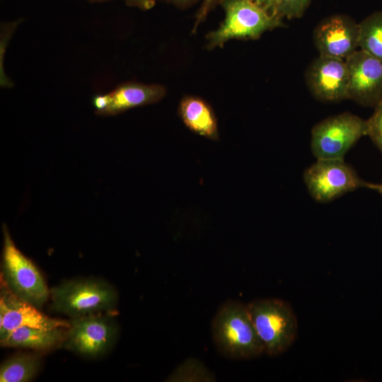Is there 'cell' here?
<instances>
[{
  "instance_id": "cell-1",
  "label": "cell",
  "mask_w": 382,
  "mask_h": 382,
  "mask_svg": "<svg viewBox=\"0 0 382 382\" xmlns=\"http://www.w3.org/2000/svg\"><path fill=\"white\" fill-rule=\"evenodd\" d=\"M50 308L71 319L113 313L119 301L117 289L102 278L83 277L66 279L50 289Z\"/></svg>"
},
{
  "instance_id": "cell-2",
  "label": "cell",
  "mask_w": 382,
  "mask_h": 382,
  "mask_svg": "<svg viewBox=\"0 0 382 382\" xmlns=\"http://www.w3.org/2000/svg\"><path fill=\"white\" fill-rule=\"evenodd\" d=\"M211 330L214 347L224 357L250 359L264 353L247 304L232 299L224 302L213 318Z\"/></svg>"
},
{
  "instance_id": "cell-3",
  "label": "cell",
  "mask_w": 382,
  "mask_h": 382,
  "mask_svg": "<svg viewBox=\"0 0 382 382\" xmlns=\"http://www.w3.org/2000/svg\"><path fill=\"white\" fill-rule=\"evenodd\" d=\"M264 353L277 356L294 343L298 332L296 316L286 301L274 298L255 299L247 303Z\"/></svg>"
},
{
  "instance_id": "cell-4",
  "label": "cell",
  "mask_w": 382,
  "mask_h": 382,
  "mask_svg": "<svg viewBox=\"0 0 382 382\" xmlns=\"http://www.w3.org/2000/svg\"><path fill=\"white\" fill-rule=\"evenodd\" d=\"M225 12L220 26L207 35L209 50L223 47L232 39L255 40L266 31L283 27V19L245 0H219Z\"/></svg>"
},
{
  "instance_id": "cell-5",
  "label": "cell",
  "mask_w": 382,
  "mask_h": 382,
  "mask_svg": "<svg viewBox=\"0 0 382 382\" xmlns=\"http://www.w3.org/2000/svg\"><path fill=\"white\" fill-rule=\"evenodd\" d=\"M3 236L1 282L40 309L50 300V289L36 265L16 247L5 224Z\"/></svg>"
},
{
  "instance_id": "cell-6",
  "label": "cell",
  "mask_w": 382,
  "mask_h": 382,
  "mask_svg": "<svg viewBox=\"0 0 382 382\" xmlns=\"http://www.w3.org/2000/svg\"><path fill=\"white\" fill-rule=\"evenodd\" d=\"M69 323L62 347L82 357L96 359L105 355L119 337L114 312L71 318Z\"/></svg>"
},
{
  "instance_id": "cell-7",
  "label": "cell",
  "mask_w": 382,
  "mask_h": 382,
  "mask_svg": "<svg viewBox=\"0 0 382 382\" xmlns=\"http://www.w3.org/2000/svg\"><path fill=\"white\" fill-rule=\"evenodd\" d=\"M366 134V120L343 112L329 117L313 127L311 150L317 159H344L346 153Z\"/></svg>"
},
{
  "instance_id": "cell-8",
  "label": "cell",
  "mask_w": 382,
  "mask_h": 382,
  "mask_svg": "<svg viewBox=\"0 0 382 382\" xmlns=\"http://www.w3.org/2000/svg\"><path fill=\"white\" fill-rule=\"evenodd\" d=\"M303 180L312 197L319 202H328L370 185L344 159H317L305 170Z\"/></svg>"
},
{
  "instance_id": "cell-9",
  "label": "cell",
  "mask_w": 382,
  "mask_h": 382,
  "mask_svg": "<svg viewBox=\"0 0 382 382\" xmlns=\"http://www.w3.org/2000/svg\"><path fill=\"white\" fill-rule=\"evenodd\" d=\"M345 61L349 99L362 106L375 108L382 101V62L361 50Z\"/></svg>"
},
{
  "instance_id": "cell-10",
  "label": "cell",
  "mask_w": 382,
  "mask_h": 382,
  "mask_svg": "<svg viewBox=\"0 0 382 382\" xmlns=\"http://www.w3.org/2000/svg\"><path fill=\"white\" fill-rule=\"evenodd\" d=\"M305 76L308 89L317 100L338 102L349 99L345 60L319 54L307 68Z\"/></svg>"
},
{
  "instance_id": "cell-11",
  "label": "cell",
  "mask_w": 382,
  "mask_h": 382,
  "mask_svg": "<svg viewBox=\"0 0 382 382\" xmlns=\"http://www.w3.org/2000/svg\"><path fill=\"white\" fill-rule=\"evenodd\" d=\"M69 320L51 318L14 294L2 282L0 289V341L21 327L68 328Z\"/></svg>"
},
{
  "instance_id": "cell-12",
  "label": "cell",
  "mask_w": 382,
  "mask_h": 382,
  "mask_svg": "<svg viewBox=\"0 0 382 382\" xmlns=\"http://www.w3.org/2000/svg\"><path fill=\"white\" fill-rule=\"evenodd\" d=\"M313 38L320 55L346 60L359 47V23L347 15H333L317 25Z\"/></svg>"
},
{
  "instance_id": "cell-13",
  "label": "cell",
  "mask_w": 382,
  "mask_h": 382,
  "mask_svg": "<svg viewBox=\"0 0 382 382\" xmlns=\"http://www.w3.org/2000/svg\"><path fill=\"white\" fill-rule=\"evenodd\" d=\"M166 93L165 88L158 84H122L110 93V104L102 115H115L134 108L155 103Z\"/></svg>"
},
{
  "instance_id": "cell-14",
  "label": "cell",
  "mask_w": 382,
  "mask_h": 382,
  "mask_svg": "<svg viewBox=\"0 0 382 382\" xmlns=\"http://www.w3.org/2000/svg\"><path fill=\"white\" fill-rule=\"evenodd\" d=\"M66 328H18L0 341V345L2 347L30 349L37 352L50 351L62 347Z\"/></svg>"
},
{
  "instance_id": "cell-15",
  "label": "cell",
  "mask_w": 382,
  "mask_h": 382,
  "mask_svg": "<svg viewBox=\"0 0 382 382\" xmlns=\"http://www.w3.org/2000/svg\"><path fill=\"white\" fill-rule=\"evenodd\" d=\"M178 113L185 125L193 132L211 140L219 139L216 115L204 100L185 96L180 100Z\"/></svg>"
},
{
  "instance_id": "cell-16",
  "label": "cell",
  "mask_w": 382,
  "mask_h": 382,
  "mask_svg": "<svg viewBox=\"0 0 382 382\" xmlns=\"http://www.w3.org/2000/svg\"><path fill=\"white\" fill-rule=\"evenodd\" d=\"M41 364V357L38 354H15L1 363L0 366V381H30L39 373Z\"/></svg>"
},
{
  "instance_id": "cell-17",
  "label": "cell",
  "mask_w": 382,
  "mask_h": 382,
  "mask_svg": "<svg viewBox=\"0 0 382 382\" xmlns=\"http://www.w3.org/2000/svg\"><path fill=\"white\" fill-rule=\"evenodd\" d=\"M359 47L382 62V11L371 13L359 23Z\"/></svg>"
},
{
  "instance_id": "cell-18",
  "label": "cell",
  "mask_w": 382,
  "mask_h": 382,
  "mask_svg": "<svg viewBox=\"0 0 382 382\" xmlns=\"http://www.w3.org/2000/svg\"><path fill=\"white\" fill-rule=\"evenodd\" d=\"M214 378L207 367L193 358L182 363L167 378L168 381H212Z\"/></svg>"
},
{
  "instance_id": "cell-19",
  "label": "cell",
  "mask_w": 382,
  "mask_h": 382,
  "mask_svg": "<svg viewBox=\"0 0 382 382\" xmlns=\"http://www.w3.org/2000/svg\"><path fill=\"white\" fill-rule=\"evenodd\" d=\"M312 0H279L276 14L291 19L301 17Z\"/></svg>"
},
{
  "instance_id": "cell-20",
  "label": "cell",
  "mask_w": 382,
  "mask_h": 382,
  "mask_svg": "<svg viewBox=\"0 0 382 382\" xmlns=\"http://www.w3.org/2000/svg\"><path fill=\"white\" fill-rule=\"evenodd\" d=\"M367 134L382 152V101L374 108V112L366 120Z\"/></svg>"
},
{
  "instance_id": "cell-21",
  "label": "cell",
  "mask_w": 382,
  "mask_h": 382,
  "mask_svg": "<svg viewBox=\"0 0 382 382\" xmlns=\"http://www.w3.org/2000/svg\"><path fill=\"white\" fill-rule=\"evenodd\" d=\"M110 102L111 96L110 93L107 94H99L94 96L93 98V105L96 113L102 115L108 108Z\"/></svg>"
},
{
  "instance_id": "cell-22",
  "label": "cell",
  "mask_w": 382,
  "mask_h": 382,
  "mask_svg": "<svg viewBox=\"0 0 382 382\" xmlns=\"http://www.w3.org/2000/svg\"><path fill=\"white\" fill-rule=\"evenodd\" d=\"M219 0H204L203 4L197 13L192 32H195L199 25L205 19L207 15L213 6Z\"/></svg>"
},
{
  "instance_id": "cell-23",
  "label": "cell",
  "mask_w": 382,
  "mask_h": 382,
  "mask_svg": "<svg viewBox=\"0 0 382 382\" xmlns=\"http://www.w3.org/2000/svg\"><path fill=\"white\" fill-rule=\"evenodd\" d=\"M248 1L258 7L262 8L267 13L275 15L277 11V8L278 6L279 0H245Z\"/></svg>"
},
{
  "instance_id": "cell-24",
  "label": "cell",
  "mask_w": 382,
  "mask_h": 382,
  "mask_svg": "<svg viewBox=\"0 0 382 382\" xmlns=\"http://www.w3.org/2000/svg\"><path fill=\"white\" fill-rule=\"evenodd\" d=\"M131 6H137L144 10L151 8L155 4V0H126Z\"/></svg>"
},
{
  "instance_id": "cell-25",
  "label": "cell",
  "mask_w": 382,
  "mask_h": 382,
  "mask_svg": "<svg viewBox=\"0 0 382 382\" xmlns=\"http://www.w3.org/2000/svg\"><path fill=\"white\" fill-rule=\"evenodd\" d=\"M179 7H186L195 3L197 0H165Z\"/></svg>"
},
{
  "instance_id": "cell-26",
  "label": "cell",
  "mask_w": 382,
  "mask_h": 382,
  "mask_svg": "<svg viewBox=\"0 0 382 382\" xmlns=\"http://www.w3.org/2000/svg\"><path fill=\"white\" fill-rule=\"evenodd\" d=\"M371 189H374L382 196V183L380 184H371L370 183L369 187Z\"/></svg>"
}]
</instances>
